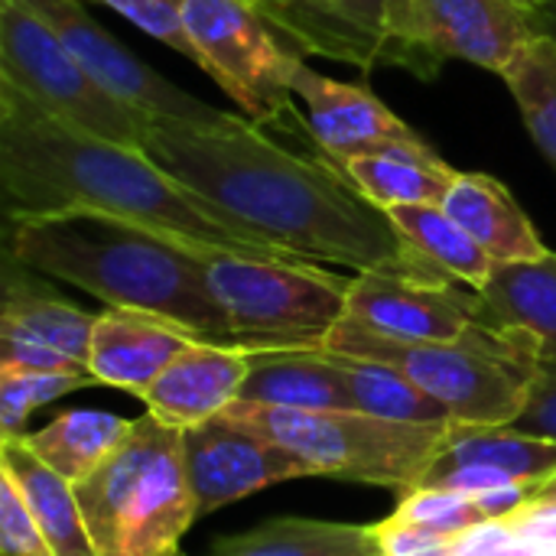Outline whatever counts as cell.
<instances>
[{
    "label": "cell",
    "instance_id": "1",
    "mask_svg": "<svg viewBox=\"0 0 556 556\" xmlns=\"http://www.w3.org/2000/svg\"><path fill=\"white\" fill-rule=\"evenodd\" d=\"M189 192L235 225L316 264L365 270H440L424 261L329 156L283 150L261 124L153 117L140 147Z\"/></svg>",
    "mask_w": 556,
    "mask_h": 556
},
{
    "label": "cell",
    "instance_id": "2",
    "mask_svg": "<svg viewBox=\"0 0 556 556\" xmlns=\"http://www.w3.org/2000/svg\"><path fill=\"white\" fill-rule=\"evenodd\" d=\"M0 186L7 218L104 212L202 251L303 261L225 218L215 205L160 169L140 147L68 127L3 78Z\"/></svg>",
    "mask_w": 556,
    "mask_h": 556
},
{
    "label": "cell",
    "instance_id": "3",
    "mask_svg": "<svg viewBox=\"0 0 556 556\" xmlns=\"http://www.w3.org/2000/svg\"><path fill=\"white\" fill-rule=\"evenodd\" d=\"M208 254L179 238L104 212L7 218V257L72 283L104 306L143 309L202 342L235 345L208 287Z\"/></svg>",
    "mask_w": 556,
    "mask_h": 556
},
{
    "label": "cell",
    "instance_id": "4",
    "mask_svg": "<svg viewBox=\"0 0 556 556\" xmlns=\"http://www.w3.org/2000/svg\"><path fill=\"white\" fill-rule=\"evenodd\" d=\"M323 349L394 365L433 394L453 414V424L476 427H508L521 414L541 362L525 332L492 323H476L453 342H404L342 316Z\"/></svg>",
    "mask_w": 556,
    "mask_h": 556
},
{
    "label": "cell",
    "instance_id": "5",
    "mask_svg": "<svg viewBox=\"0 0 556 556\" xmlns=\"http://www.w3.org/2000/svg\"><path fill=\"white\" fill-rule=\"evenodd\" d=\"M75 495L98 556H182V534L199 518L182 430L150 410Z\"/></svg>",
    "mask_w": 556,
    "mask_h": 556
},
{
    "label": "cell",
    "instance_id": "6",
    "mask_svg": "<svg viewBox=\"0 0 556 556\" xmlns=\"http://www.w3.org/2000/svg\"><path fill=\"white\" fill-rule=\"evenodd\" d=\"M228 420L274 440L303 459L313 476L414 492L440 459L450 427L397 424L362 410H287L264 404H228Z\"/></svg>",
    "mask_w": 556,
    "mask_h": 556
},
{
    "label": "cell",
    "instance_id": "7",
    "mask_svg": "<svg viewBox=\"0 0 556 556\" xmlns=\"http://www.w3.org/2000/svg\"><path fill=\"white\" fill-rule=\"evenodd\" d=\"M349 283L313 261L208 254V287L235 345L248 352L323 349L345 316Z\"/></svg>",
    "mask_w": 556,
    "mask_h": 556
},
{
    "label": "cell",
    "instance_id": "8",
    "mask_svg": "<svg viewBox=\"0 0 556 556\" xmlns=\"http://www.w3.org/2000/svg\"><path fill=\"white\" fill-rule=\"evenodd\" d=\"M0 78L68 127L124 147H143L153 127L150 114L98 85L23 0H0Z\"/></svg>",
    "mask_w": 556,
    "mask_h": 556
},
{
    "label": "cell",
    "instance_id": "9",
    "mask_svg": "<svg viewBox=\"0 0 556 556\" xmlns=\"http://www.w3.org/2000/svg\"><path fill=\"white\" fill-rule=\"evenodd\" d=\"M182 26L205 68L254 124L293 114V72L303 62L274 36V23L251 0H179Z\"/></svg>",
    "mask_w": 556,
    "mask_h": 556
},
{
    "label": "cell",
    "instance_id": "10",
    "mask_svg": "<svg viewBox=\"0 0 556 556\" xmlns=\"http://www.w3.org/2000/svg\"><path fill=\"white\" fill-rule=\"evenodd\" d=\"M534 33L531 10L515 0H391L384 13L397 68L420 78H433L450 59L505 75Z\"/></svg>",
    "mask_w": 556,
    "mask_h": 556
},
{
    "label": "cell",
    "instance_id": "11",
    "mask_svg": "<svg viewBox=\"0 0 556 556\" xmlns=\"http://www.w3.org/2000/svg\"><path fill=\"white\" fill-rule=\"evenodd\" d=\"M345 316L388 339L453 342L485 323V303L443 270H365L349 283Z\"/></svg>",
    "mask_w": 556,
    "mask_h": 556
},
{
    "label": "cell",
    "instance_id": "12",
    "mask_svg": "<svg viewBox=\"0 0 556 556\" xmlns=\"http://www.w3.org/2000/svg\"><path fill=\"white\" fill-rule=\"evenodd\" d=\"M78 59V65L104 85L124 104L173 121H218L225 111L182 91L147 62H140L127 46H121L85 7L81 0H23Z\"/></svg>",
    "mask_w": 556,
    "mask_h": 556
},
{
    "label": "cell",
    "instance_id": "13",
    "mask_svg": "<svg viewBox=\"0 0 556 556\" xmlns=\"http://www.w3.org/2000/svg\"><path fill=\"white\" fill-rule=\"evenodd\" d=\"M182 463L199 518L277 482L313 476V469L290 450L228 420L225 414L182 430Z\"/></svg>",
    "mask_w": 556,
    "mask_h": 556
},
{
    "label": "cell",
    "instance_id": "14",
    "mask_svg": "<svg viewBox=\"0 0 556 556\" xmlns=\"http://www.w3.org/2000/svg\"><path fill=\"white\" fill-rule=\"evenodd\" d=\"M293 94L306 104V127L316 147L336 166L352 156L430 150V143L365 85L326 78L300 62L293 72Z\"/></svg>",
    "mask_w": 556,
    "mask_h": 556
},
{
    "label": "cell",
    "instance_id": "15",
    "mask_svg": "<svg viewBox=\"0 0 556 556\" xmlns=\"http://www.w3.org/2000/svg\"><path fill=\"white\" fill-rule=\"evenodd\" d=\"M189 342H195V336L173 319L143 309L108 306L94 319L88 371L98 384L143 397Z\"/></svg>",
    "mask_w": 556,
    "mask_h": 556
},
{
    "label": "cell",
    "instance_id": "16",
    "mask_svg": "<svg viewBox=\"0 0 556 556\" xmlns=\"http://www.w3.org/2000/svg\"><path fill=\"white\" fill-rule=\"evenodd\" d=\"M248 365V349L195 339L169 362V368L147 388L140 401L169 427L186 430L218 417L228 404L238 401Z\"/></svg>",
    "mask_w": 556,
    "mask_h": 556
},
{
    "label": "cell",
    "instance_id": "17",
    "mask_svg": "<svg viewBox=\"0 0 556 556\" xmlns=\"http://www.w3.org/2000/svg\"><path fill=\"white\" fill-rule=\"evenodd\" d=\"M36 270L7 257L3 274V309H0V342H26L52 349L78 365H88L94 319L81 306L59 296L52 287L33 277Z\"/></svg>",
    "mask_w": 556,
    "mask_h": 556
},
{
    "label": "cell",
    "instance_id": "18",
    "mask_svg": "<svg viewBox=\"0 0 556 556\" xmlns=\"http://www.w3.org/2000/svg\"><path fill=\"white\" fill-rule=\"evenodd\" d=\"M238 401L287 410H355L352 388L326 349L251 352Z\"/></svg>",
    "mask_w": 556,
    "mask_h": 556
},
{
    "label": "cell",
    "instance_id": "19",
    "mask_svg": "<svg viewBox=\"0 0 556 556\" xmlns=\"http://www.w3.org/2000/svg\"><path fill=\"white\" fill-rule=\"evenodd\" d=\"M443 208L495 257V264L541 261L551 254L511 189L489 173H459Z\"/></svg>",
    "mask_w": 556,
    "mask_h": 556
},
{
    "label": "cell",
    "instance_id": "20",
    "mask_svg": "<svg viewBox=\"0 0 556 556\" xmlns=\"http://www.w3.org/2000/svg\"><path fill=\"white\" fill-rule=\"evenodd\" d=\"M0 472H7L29 505L52 556H98L75 485L52 472L26 443L0 440Z\"/></svg>",
    "mask_w": 556,
    "mask_h": 556
},
{
    "label": "cell",
    "instance_id": "21",
    "mask_svg": "<svg viewBox=\"0 0 556 556\" xmlns=\"http://www.w3.org/2000/svg\"><path fill=\"white\" fill-rule=\"evenodd\" d=\"M485 323L525 332L541 358L556 362V254L541 261L495 264L479 290Z\"/></svg>",
    "mask_w": 556,
    "mask_h": 556
},
{
    "label": "cell",
    "instance_id": "22",
    "mask_svg": "<svg viewBox=\"0 0 556 556\" xmlns=\"http://www.w3.org/2000/svg\"><path fill=\"white\" fill-rule=\"evenodd\" d=\"M212 556H384L375 525L274 518L248 534L225 538Z\"/></svg>",
    "mask_w": 556,
    "mask_h": 556
},
{
    "label": "cell",
    "instance_id": "23",
    "mask_svg": "<svg viewBox=\"0 0 556 556\" xmlns=\"http://www.w3.org/2000/svg\"><path fill=\"white\" fill-rule=\"evenodd\" d=\"M349 182L381 212L394 205H443L456 169L430 147L420 153H375L342 163Z\"/></svg>",
    "mask_w": 556,
    "mask_h": 556
},
{
    "label": "cell",
    "instance_id": "24",
    "mask_svg": "<svg viewBox=\"0 0 556 556\" xmlns=\"http://www.w3.org/2000/svg\"><path fill=\"white\" fill-rule=\"evenodd\" d=\"M134 420H121L104 410H65L42 430L23 437V443L65 482L78 485L91 479L127 440Z\"/></svg>",
    "mask_w": 556,
    "mask_h": 556
},
{
    "label": "cell",
    "instance_id": "25",
    "mask_svg": "<svg viewBox=\"0 0 556 556\" xmlns=\"http://www.w3.org/2000/svg\"><path fill=\"white\" fill-rule=\"evenodd\" d=\"M388 218L424 261L453 280L472 287L476 293L489 283L495 257L443 205H394L388 208Z\"/></svg>",
    "mask_w": 556,
    "mask_h": 556
},
{
    "label": "cell",
    "instance_id": "26",
    "mask_svg": "<svg viewBox=\"0 0 556 556\" xmlns=\"http://www.w3.org/2000/svg\"><path fill=\"white\" fill-rule=\"evenodd\" d=\"M437 463L489 466L518 482H551L556 476V443L518 433L511 427L453 424Z\"/></svg>",
    "mask_w": 556,
    "mask_h": 556
},
{
    "label": "cell",
    "instance_id": "27",
    "mask_svg": "<svg viewBox=\"0 0 556 556\" xmlns=\"http://www.w3.org/2000/svg\"><path fill=\"white\" fill-rule=\"evenodd\" d=\"M329 355L336 358V365L342 368V375L352 388L355 410L384 417V420H397V424H430V427L453 424V414L433 394H427L420 384H414L404 371H397L394 365H384L375 358L339 355V352H329Z\"/></svg>",
    "mask_w": 556,
    "mask_h": 556
},
{
    "label": "cell",
    "instance_id": "28",
    "mask_svg": "<svg viewBox=\"0 0 556 556\" xmlns=\"http://www.w3.org/2000/svg\"><path fill=\"white\" fill-rule=\"evenodd\" d=\"M505 85L515 94L521 117L538 143V150L547 156L556 169V39L547 33H534L515 62L505 68Z\"/></svg>",
    "mask_w": 556,
    "mask_h": 556
},
{
    "label": "cell",
    "instance_id": "29",
    "mask_svg": "<svg viewBox=\"0 0 556 556\" xmlns=\"http://www.w3.org/2000/svg\"><path fill=\"white\" fill-rule=\"evenodd\" d=\"M88 384H98L85 371H29V368H0V440L26 437L29 417Z\"/></svg>",
    "mask_w": 556,
    "mask_h": 556
},
{
    "label": "cell",
    "instance_id": "30",
    "mask_svg": "<svg viewBox=\"0 0 556 556\" xmlns=\"http://www.w3.org/2000/svg\"><path fill=\"white\" fill-rule=\"evenodd\" d=\"M391 518L440 531L446 538H456V534L489 521L472 495H459V492H446V489H414V492H407Z\"/></svg>",
    "mask_w": 556,
    "mask_h": 556
},
{
    "label": "cell",
    "instance_id": "31",
    "mask_svg": "<svg viewBox=\"0 0 556 556\" xmlns=\"http://www.w3.org/2000/svg\"><path fill=\"white\" fill-rule=\"evenodd\" d=\"M98 3L117 10L124 20H130L153 39H160L163 46H169L173 52H179L199 65V52H195V46L182 26V16H179V0H98Z\"/></svg>",
    "mask_w": 556,
    "mask_h": 556
},
{
    "label": "cell",
    "instance_id": "32",
    "mask_svg": "<svg viewBox=\"0 0 556 556\" xmlns=\"http://www.w3.org/2000/svg\"><path fill=\"white\" fill-rule=\"evenodd\" d=\"M0 554L52 556L29 505L23 502L16 482L7 472H0Z\"/></svg>",
    "mask_w": 556,
    "mask_h": 556
},
{
    "label": "cell",
    "instance_id": "33",
    "mask_svg": "<svg viewBox=\"0 0 556 556\" xmlns=\"http://www.w3.org/2000/svg\"><path fill=\"white\" fill-rule=\"evenodd\" d=\"M518 433L556 443V362L541 358L521 414L508 424Z\"/></svg>",
    "mask_w": 556,
    "mask_h": 556
},
{
    "label": "cell",
    "instance_id": "34",
    "mask_svg": "<svg viewBox=\"0 0 556 556\" xmlns=\"http://www.w3.org/2000/svg\"><path fill=\"white\" fill-rule=\"evenodd\" d=\"M378 528V541H381V551L384 556H417L430 547H440L453 538L440 534V531H430V528H420V525H407V521H397V518H384Z\"/></svg>",
    "mask_w": 556,
    "mask_h": 556
},
{
    "label": "cell",
    "instance_id": "35",
    "mask_svg": "<svg viewBox=\"0 0 556 556\" xmlns=\"http://www.w3.org/2000/svg\"><path fill=\"white\" fill-rule=\"evenodd\" d=\"M518 541L556 556V502H528L518 515L508 518Z\"/></svg>",
    "mask_w": 556,
    "mask_h": 556
},
{
    "label": "cell",
    "instance_id": "36",
    "mask_svg": "<svg viewBox=\"0 0 556 556\" xmlns=\"http://www.w3.org/2000/svg\"><path fill=\"white\" fill-rule=\"evenodd\" d=\"M0 368H29V371H85L88 365H78L52 349L26 345V342H0Z\"/></svg>",
    "mask_w": 556,
    "mask_h": 556
},
{
    "label": "cell",
    "instance_id": "37",
    "mask_svg": "<svg viewBox=\"0 0 556 556\" xmlns=\"http://www.w3.org/2000/svg\"><path fill=\"white\" fill-rule=\"evenodd\" d=\"M323 3H329V7H332L339 16H345L352 26H358L362 33L381 39V42L391 49V42L384 39V13H388V3H391V0H323ZM391 59H394V65H397L394 49H391Z\"/></svg>",
    "mask_w": 556,
    "mask_h": 556
},
{
    "label": "cell",
    "instance_id": "38",
    "mask_svg": "<svg viewBox=\"0 0 556 556\" xmlns=\"http://www.w3.org/2000/svg\"><path fill=\"white\" fill-rule=\"evenodd\" d=\"M541 482H511V485H502V489H492L485 495H479V508L485 511L489 521H508L511 515H518L528 502H534Z\"/></svg>",
    "mask_w": 556,
    "mask_h": 556
},
{
    "label": "cell",
    "instance_id": "39",
    "mask_svg": "<svg viewBox=\"0 0 556 556\" xmlns=\"http://www.w3.org/2000/svg\"><path fill=\"white\" fill-rule=\"evenodd\" d=\"M511 541H518V538H515V531H511L508 521H482V525H476V528L456 534V538H453V551H456V556H472L482 554V551L505 547V544H511Z\"/></svg>",
    "mask_w": 556,
    "mask_h": 556
},
{
    "label": "cell",
    "instance_id": "40",
    "mask_svg": "<svg viewBox=\"0 0 556 556\" xmlns=\"http://www.w3.org/2000/svg\"><path fill=\"white\" fill-rule=\"evenodd\" d=\"M534 551H538V547H531V544H525V541H511V544H505V547L482 551V554H472V556H531Z\"/></svg>",
    "mask_w": 556,
    "mask_h": 556
},
{
    "label": "cell",
    "instance_id": "41",
    "mask_svg": "<svg viewBox=\"0 0 556 556\" xmlns=\"http://www.w3.org/2000/svg\"><path fill=\"white\" fill-rule=\"evenodd\" d=\"M534 502H556V485H541Z\"/></svg>",
    "mask_w": 556,
    "mask_h": 556
},
{
    "label": "cell",
    "instance_id": "42",
    "mask_svg": "<svg viewBox=\"0 0 556 556\" xmlns=\"http://www.w3.org/2000/svg\"><path fill=\"white\" fill-rule=\"evenodd\" d=\"M515 3H518V7H525V10H531V13H534V10H541V7H544V3H547V0H515Z\"/></svg>",
    "mask_w": 556,
    "mask_h": 556
},
{
    "label": "cell",
    "instance_id": "43",
    "mask_svg": "<svg viewBox=\"0 0 556 556\" xmlns=\"http://www.w3.org/2000/svg\"><path fill=\"white\" fill-rule=\"evenodd\" d=\"M544 485H556V476H554V479H551V482H544Z\"/></svg>",
    "mask_w": 556,
    "mask_h": 556
}]
</instances>
